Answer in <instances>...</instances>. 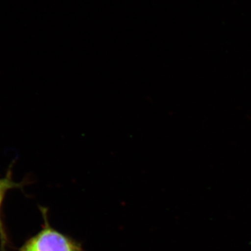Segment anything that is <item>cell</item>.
I'll use <instances>...</instances> for the list:
<instances>
[{"mask_svg":"<svg viewBox=\"0 0 251 251\" xmlns=\"http://www.w3.org/2000/svg\"><path fill=\"white\" fill-rule=\"evenodd\" d=\"M12 175V169L10 168L4 177L0 178V251H6L9 244V239L5 229L1 211L4 198L11 189L22 188L25 185L23 182H15Z\"/></svg>","mask_w":251,"mask_h":251,"instance_id":"obj_2","label":"cell"},{"mask_svg":"<svg viewBox=\"0 0 251 251\" xmlns=\"http://www.w3.org/2000/svg\"><path fill=\"white\" fill-rule=\"evenodd\" d=\"M44 224L39 233L29 238L18 251H83L75 241L51 227L47 219V211L41 207Z\"/></svg>","mask_w":251,"mask_h":251,"instance_id":"obj_1","label":"cell"}]
</instances>
